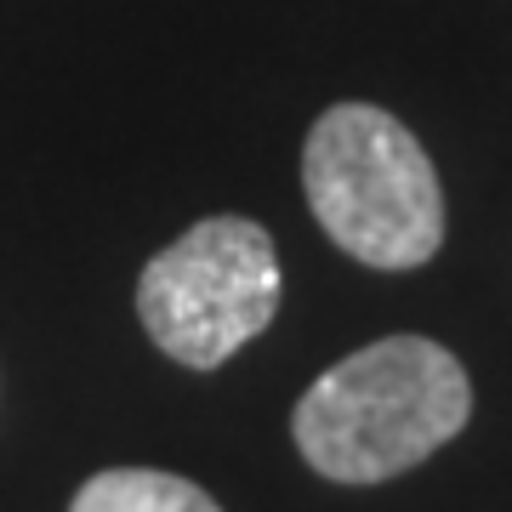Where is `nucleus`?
<instances>
[{
	"label": "nucleus",
	"mask_w": 512,
	"mask_h": 512,
	"mask_svg": "<svg viewBox=\"0 0 512 512\" xmlns=\"http://www.w3.org/2000/svg\"><path fill=\"white\" fill-rule=\"evenodd\" d=\"M473 416V382L427 336H382L296 399L291 433L319 478L382 484L444 450Z\"/></svg>",
	"instance_id": "1"
},
{
	"label": "nucleus",
	"mask_w": 512,
	"mask_h": 512,
	"mask_svg": "<svg viewBox=\"0 0 512 512\" xmlns=\"http://www.w3.org/2000/svg\"><path fill=\"white\" fill-rule=\"evenodd\" d=\"M302 188L319 228L365 268H421L444 245L439 171L416 131L376 103H336L313 120Z\"/></svg>",
	"instance_id": "2"
},
{
	"label": "nucleus",
	"mask_w": 512,
	"mask_h": 512,
	"mask_svg": "<svg viewBox=\"0 0 512 512\" xmlns=\"http://www.w3.org/2000/svg\"><path fill=\"white\" fill-rule=\"evenodd\" d=\"M279 251L251 217H205L137 279V319L188 370H217L279 313Z\"/></svg>",
	"instance_id": "3"
},
{
	"label": "nucleus",
	"mask_w": 512,
	"mask_h": 512,
	"mask_svg": "<svg viewBox=\"0 0 512 512\" xmlns=\"http://www.w3.org/2000/svg\"><path fill=\"white\" fill-rule=\"evenodd\" d=\"M69 512H222L194 478L160 473V467H109L80 484Z\"/></svg>",
	"instance_id": "4"
}]
</instances>
